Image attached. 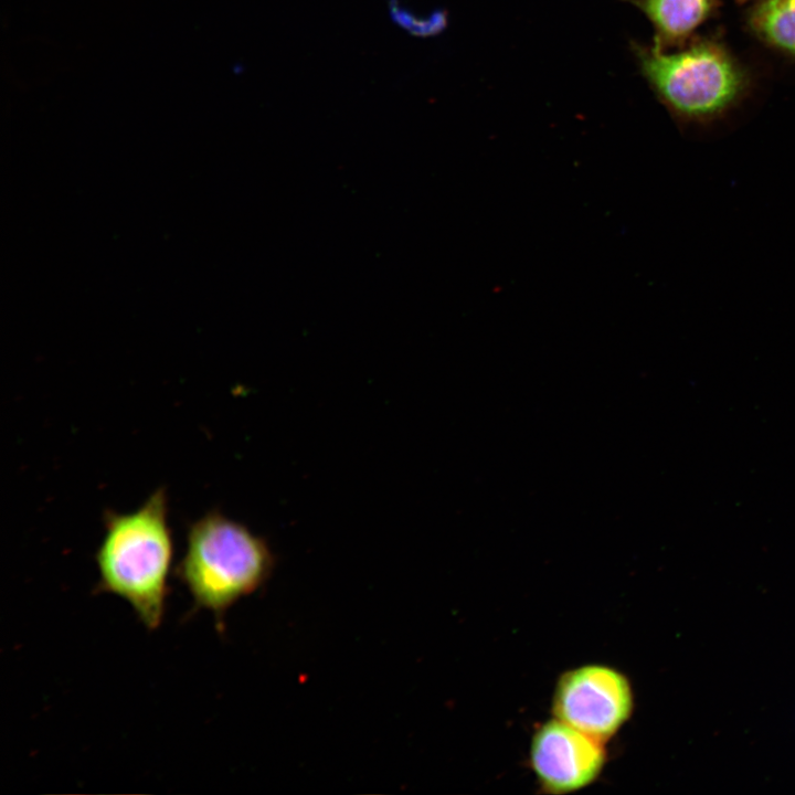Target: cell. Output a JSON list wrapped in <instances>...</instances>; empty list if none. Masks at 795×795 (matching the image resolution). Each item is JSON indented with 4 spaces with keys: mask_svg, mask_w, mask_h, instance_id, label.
Wrapping results in <instances>:
<instances>
[{
    "mask_svg": "<svg viewBox=\"0 0 795 795\" xmlns=\"http://www.w3.org/2000/svg\"><path fill=\"white\" fill-rule=\"evenodd\" d=\"M95 560L97 591L126 601L148 629L163 622L173 559L168 495L156 489L132 512H107Z\"/></svg>",
    "mask_w": 795,
    "mask_h": 795,
    "instance_id": "1",
    "label": "cell"
},
{
    "mask_svg": "<svg viewBox=\"0 0 795 795\" xmlns=\"http://www.w3.org/2000/svg\"><path fill=\"white\" fill-rule=\"evenodd\" d=\"M744 23L760 43L795 60V0H755L745 12Z\"/></svg>",
    "mask_w": 795,
    "mask_h": 795,
    "instance_id": "7",
    "label": "cell"
},
{
    "mask_svg": "<svg viewBox=\"0 0 795 795\" xmlns=\"http://www.w3.org/2000/svg\"><path fill=\"white\" fill-rule=\"evenodd\" d=\"M273 568L274 555L263 538L211 511L189 527L177 575L195 608L211 612L221 626L227 610L258 590Z\"/></svg>",
    "mask_w": 795,
    "mask_h": 795,
    "instance_id": "3",
    "label": "cell"
},
{
    "mask_svg": "<svg viewBox=\"0 0 795 795\" xmlns=\"http://www.w3.org/2000/svg\"><path fill=\"white\" fill-rule=\"evenodd\" d=\"M633 52L655 96L681 124L717 121L750 93V71L713 36H693L670 50L635 43Z\"/></svg>",
    "mask_w": 795,
    "mask_h": 795,
    "instance_id": "2",
    "label": "cell"
},
{
    "mask_svg": "<svg viewBox=\"0 0 795 795\" xmlns=\"http://www.w3.org/2000/svg\"><path fill=\"white\" fill-rule=\"evenodd\" d=\"M633 709V692L621 672L589 665L563 675L556 686L553 711L556 719L603 742L626 722Z\"/></svg>",
    "mask_w": 795,
    "mask_h": 795,
    "instance_id": "4",
    "label": "cell"
},
{
    "mask_svg": "<svg viewBox=\"0 0 795 795\" xmlns=\"http://www.w3.org/2000/svg\"><path fill=\"white\" fill-rule=\"evenodd\" d=\"M650 22L654 45L661 50L678 47L693 38L696 31L712 18L719 0H626Z\"/></svg>",
    "mask_w": 795,
    "mask_h": 795,
    "instance_id": "6",
    "label": "cell"
},
{
    "mask_svg": "<svg viewBox=\"0 0 795 795\" xmlns=\"http://www.w3.org/2000/svg\"><path fill=\"white\" fill-rule=\"evenodd\" d=\"M605 761L602 742L559 720L543 724L531 743V764L540 784L568 793L592 783Z\"/></svg>",
    "mask_w": 795,
    "mask_h": 795,
    "instance_id": "5",
    "label": "cell"
}]
</instances>
